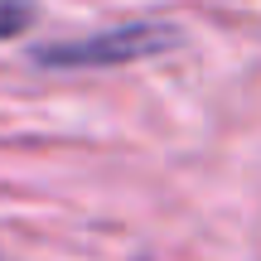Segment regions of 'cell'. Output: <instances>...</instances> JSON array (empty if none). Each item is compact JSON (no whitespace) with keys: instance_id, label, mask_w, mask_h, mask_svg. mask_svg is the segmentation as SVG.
Returning <instances> with one entry per match:
<instances>
[{"instance_id":"obj_2","label":"cell","mask_w":261,"mask_h":261,"mask_svg":"<svg viewBox=\"0 0 261 261\" xmlns=\"http://www.w3.org/2000/svg\"><path fill=\"white\" fill-rule=\"evenodd\" d=\"M34 19H39L34 0H0V44H5V39L29 34V24H34Z\"/></svg>"},{"instance_id":"obj_1","label":"cell","mask_w":261,"mask_h":261,"mask_svg":"<svg viewBox=\"0 0 261 261\" xmlns=\"http://www.w3.org/2000/svg\"><path fill=\"white\" fill-rule=\"evenodd\" d=\"M179 44V29L165 19H130V24H112L83 39H58V44H39L34 63L39 68H126L140 58H160Z\"/></svg>"}]
</instances>
